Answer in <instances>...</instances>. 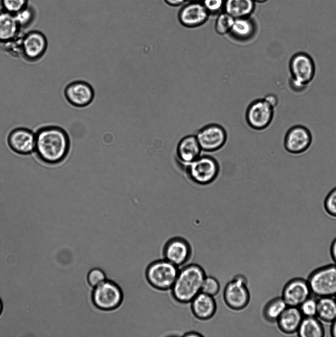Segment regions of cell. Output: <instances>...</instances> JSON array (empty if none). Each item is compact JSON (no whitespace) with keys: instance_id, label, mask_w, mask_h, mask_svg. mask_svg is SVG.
Instances as JSON below:
<instances>
[{"instance_id":"6da1fadb","label":"cell","mask_w":336,"mask_h":337,"mask_svg":"<svg viewBox=\"0 0 336 337\" xmlns=\"http://www.w3.org/2000/svg\"><path fill=\"white\" fill-rule=\"evenodd\" d=\"M34 152L42 162L55 165L62 162L70 149V140L67 132L57 126L40 128L35 133Z\"/></svg>"},{"instance_id":"7a4b0ae2","label":"cell","mask_w":336,"mask_h":337,"mask_svg":"<svg viewBox=\"0 0 336 337\" xmlns=\"http://www.w3.org/2000/svg\"><path fill=\"white\" fill-rule=\"evenodd\" d=\"M202 268L196 264H191L179 270L171 288L173 297L181 303H188L200 292L205 277Z\"/></svg>"},{"instance_id":"3957f363","label":"cell","mask_w":336,"mask_h":337,"mask_svg":"<svg viewBox=\"0 0 336 337\" xmlns=\"http://www.w3.org/2000/svg\"><path fill=\"white\" fill-rule=\"evenodd\" d=\"M289 69L291 75L289 86L296 92L304 90L313 79L316 73L313 59L305 52H296L291 57Z\"/></svg>"},{"instance_id":"277c9868","label":"cell","mask_w":336,"mask_h":337,"mask_svg":"<svg viewBox=\"0 0 336 337\" xmlns=\"http://www.w3.org/2000/svg\"><path fill=\"white\" fill-rule=\"evenodd\" d=\"M183 169L192 182L199 186H205L212 184L217 179L220 172V166L214 156L202 154Z\"/></svg>"},{"instance_id":"5b68a950","label":"cell","mask_w":336,"mask_h":337,"mask_svg":"<svg viewBox=\"0 0 336 337\" xmlns=\"http://www.w3.org/2000/svg\"><path fill=\"white\" fill-rule=\"evenodd\" d=\"M178 266L166 259L151 262L146 268V279L154 288L162 291L171 289L177 276Z\"/></svg>"},{"instance_id":"8992f818","label":"cell","mask_w":336,"mask_h":337,"mask_svg":"<svg viewBox=\"0 0 336 337\" xmlns=\"http://www.w3.org/2000/svg\"><path fill=\"white\" fill-rule=\"evenodd\" d=\"M311 294L318 298L336 297V265L320 267L311 273L307 280Z\"/></svg>"},{"instance_id":"52a82bcc","label":"cell","mask_w":336,"mask_h":337,"mask_svg":"<svg viewBox=\"0 0 336 337\" xmlns=\"http://www.w3.org/2000/svg\"><path fill=\"white\" fill-rule=\"evenodd\" d=\"M92 302L96 307L103 311L117 308L123 300L122 290L114 281L106 279L93 288L91 294Z\"/></svg>"},{"instance_id":"ba28073f","label":"cell","mask_w":336,"mask_h":337,"mask_svg":"<svg viewBox=\"0 0 336 337\" xmlns=\"http://www.w3.org/2000/svg\"><path fill=\"white\" fill-rule=\"evenodd\" d=\"M195 135L202 151L206 152L220 150L225 145L228 138L225 128L215 123L204 125Z\"/></svg>"},{"instance_id":"9c48e42d","label":"cell","mask_w":336,"mask_h":337,"mask_svg":"<svg viewBox=\"0 0 336 337\" xmlns=\"http://www.w3.org/2000/svg\"><path fill=\"white\" fill-rule=\"evenodd\" d=\"M274 108L265 99L253 100L245 112V120L248 126L255 130L261 131L268 128L274 116Z\"/></svg>"},{"instance_id":"30bf717a","label":"cell","mask_w":336,"mask_h":337,"mask_svg":"<svg viewBox=\"0 0 336 337\" xmlns=\"http://www.w3.org/2000/svg\"><path fill=\"white\" fill-rule=\"evenodd\" d=\"M47 40L41 32L33 30L22 35L21 38V56L29 62L40 60L47 48Z\"/></svg>"},{"instance_id":"8fae6325","label":"cell","mask_w":336,"mask_h":337,"mask_svg":"<svg viewBox=\"0 0 336 337\" xmlns=\"http://www.w3.org/2000/svg\"><path fill=\"white\" fill-rule=\"evenodd\" d=\"M224 299L226 304L234 310L242 309L248 305L250 294L244 276L236 275L226 285Z\"/></svg>"},{"instance_id":"7c38bea8","label":"cell","mask_w":336,"mask_h":337,"mask_svg":"<svg viewBox=\"0 0 336 337\" xmlns=\"http://www.w3.org/2000/svg\"><path fill=\"white\" fill-rule=\"evenodd\" d=\"M312 135L306 127L296 125L286 132L284 139V147L288 153L301 154L306 151L312 143Z\"/></svg>"},{"instance_id":"4fadbf2b","label":"cell","mask_w":336,"mask_h":337,"mask_svg":"<svg viewBox=\"0 0 336 337\" xmlns=\"http://www.w3.org/2000/svg\"><path fill=\"white\" fill-rule=\"evenodd\" d=\"M210 16L202 2H186L182 5L178 13L179 23L188 28L202 26Z\"/></svg>"},{"instance_id":"5bb4252c","label":"cell","mask_w":336,"mask_h":337,"mask_svg":"<svg viewBox=\"0 0 336 337\" xmlns=\"http://www.w3.org/2000/svg\"><path fill=\"white\" fill-rule=\"evenodd\" d=\"M64 95L70 105L77 108H83L92 103L95 92L89 83L83 80H76L66 86Z\"/></svg>"},{"instance_id":"9a60e30c","label":"cell","mask_w":336,"mask_h":337,"mask_svg":"<svg viewBox=\"0 0 336 337\" xmlns=\"http://www.w3.org/2000/svg\"><path fill=\"white\" fill-rule=\"evenodd\" d=\"M35 135L30 129L18 127L8 134L7 144L11 150L21 155H28L34 151Z\"/></svg>"},{"instance_id":"2e32d148","label":"cell","mask_w":336,"mask_h":337,"mask_svg":"<svg viewBox=\"0 0 336 337\" xmlns=\"http://www.w3.org/2000/svg\"><path fill=\"white\" fill-rule=\"evenodd\" d=\"M311 294L307 281L295 278L284 287L281 297L288 306L299 307Z\"/></svg>"},{"instance_id":"e0dca14e","label":"cell","mask_w":336,"mask_h":337,"mask_svg":"<svg viewBox=\"0 0 336 337\" xmlns=\"http://www.w3.org/2000/svg\"><path fill=\"white\" fill-rule=\"evenodd\" d=\"M202 150L195 135L183 137L176 148V159L184 169L202 154Z\"/></svg>"},{"instance_id":"ac0fdd59","label":"cell","mask_w":336,"mask_h":337,"mask_svg":"<svg viewBox=\"0 0 336 337\" xmlns=\"http://www.w3.org/2000/svg\"><path fill=\"white\" fill-rule=\"evenodd\" d=\"M191 252L189 243L184 238L178 237L169 239L163 250L165 259L177 266L189 260Z\"/></svg>"},{"instance_id":"d6986e66","label":"cell","mask_w":336,"mask_h":337,"mask_svg":"<svg viewBox=\"0 0 336 337\" xmlns=\"http://www.w3.org/2000/svg\"><path fill=\"white\" fill-rule=\"evenodd\" d=\"M257 30V24L251 16L238 18L235 19L229 35L236 41L245 42L252 39L256 35Z\"/></svg>"},{"instance_id":"ffe728a7","label":"cell","mask_w":336,"mask_h":337,"mask_svg":"<svg viewBox=\"0 0 336 337\" xmlns=\"http://www.w3.org/2000/svg\"><path fill=\"white\" fill-rule=\"evenodd\" d=\"M22 32L14 15L0 9V44L15 40Z\"/></svg>"},{"instance_id":"44dd1931","label":"cell","mask_w":336,"mask_h":337,"mask_svg":"<svg viewBox=\"0 0 336 337\" xmlns=\"http://www.w3.org/2000/svg\"><path fill=\"white\" fill-rule=\"evenodd\" d=\"M191 302L193 314L199 319H209L216 312V304L212 296L201 292Z\"/></svg>"},{"instance_id":"7402d4cb","label":"cell","mask_w":336,"mask_h":337,"mask_svg":"<svg viewBox=\"0 0 336 337\" xmlns=\"http://www.w3.org/2000/svg\"><path fill=\"white\" fill-rule=\"evenodd\" d=\"M303 318L298 307L288 306L276 322L281 332L293 334L297 332Z\"/></svg>"},{"instance_id":"603a6c76","label":"cell","mask_w":336,"mask_h":337,"mask_svg":"<svg viewBox=\"0 0 336 337\" xmlns=\"http://www.w3.org/2000/svg\"><path fill=\"white\" fill-rule=\"evenodd\" d=\"M255 8L253 0H225L224 11L235 19L250 17Z\"/></svg>"},{"instance_id":"cb8c5ba5","label":"cell","mask_w":336,"mask_h":337,"mask_svg":"<svg viewBox=\"0 0 336 337\" xmlns=\"http://www.w3.org/2000/svg\"><path fill=\"white\" fill-rule=\"evenodd\" d=\"M300 337H323L324 328L316 317H303L297 332Z\"/></svg>"},{"instance_id":"d4e9b609","label":"cell","mask_w":336,"mask_h":337,"mask_svg":"<svg viewBox=\"0 0 336 337\" xmlns=\"http://www.w3.org/2000/svg\"><path fill=\"white\" fill-rule=\"evenodd\" d=\"M316 317L327 323L336 319V299L334 297H322L317 300Z\"/></svg>"},{"instance_id":"484cf974","label":"cell","mask_w":336,"mask_h":337,"mask_svg":"<svg viewBox=\"0 0 336 337\" xmlns=\"http://www.w3.org/2000/svg\"><path fill=\"white\" fill-rule=\"evenodd\" d=\"M287 306L282 297L273 299L265 306L263 312L264 317L269 322H276Z\"/></svg>"},{"instance_id":"4316f807","label":"cell","mask_w":336,"mask_h":337,"mask_svg":"<svg viewBox=\"0 0 336 337\" xmlns=\"http://www.w3.org/2000/svg\"><path fill=\"white\" fill-rule=\"evenodd\" d=\"M14 16L20 28L23 31L34 23L37 12L35 7L29 3L24 8L15 14Z\"/></svg>"},{"instance_id":"83f0119b","label":"cell","mask_w":336,"mask_h":337,"mask_svg":"<svg viewBox=\"0 0 336 337\" xmlns=\"http://www.w3.org/2000/svg\"><path fill=\"white\" fill-rule=\"evenodd\" d=\"M235 18L226 13L222 11L217 15L214 29L217 34L220 36L229 35L231 31Z\"/></svg>"},{"instance_id":"f1b7e54d","label":"cell","mask_w":336,"mask_h":337,"mask_svg":"<svg viewBox=\"0 0 336 337\" xmlns=\"http://www.w3.org/2000/svg\"><path fill=\"white\" fill-rule=\"evenodd\" d=\"M29 4V0H0V9L14 15Z\"/></svg>"},{"instance_id":"f546056e","label":"cell","mask_w":336,"mask_h":337,"mask_svg":"<svg viewBox=\"0 0 336 337\" xmlns=\"http://www.w3.org/2000/svg\"><path fill=\"white\" fill-rule=\"evenodd\" d=\"M105 273L101 268L96 267L91 269L87 275V281L92 288H95L106 280Z\"/></svg>"},{"instance_id":"4dcf8cb0","label":"cell","mask_w":336,"mask_h":337,"mask_svg":"<svg viewBox=\"0 0 336 337\" xmlns=\"http://www.w3.org/2000/svg\"><path fill=\"white\" fill-rule=\"evenodd\" d=\"M323 206L327 214L332 218H336V187L328 193L325 198Z\"/></svg>"},{"instance_id":"1f68e13d","label":"cell","mask_w":336,"mask_h":337,"mask_svg":"<svg viewBox=\"0 0 336 337\" xmlns=\"http://www.w3.org/2000/svg\"><path fill=\"white\" fill-rule=\"evenodd\" d=\"M299 308L303 317H316L317 300L310 297Z\"/></svg>"},{"instance_id":"d6a6232c","label":"cell","mask_w":336,"mask_h":337,"mask_svg":"<svg viewBox=\"0 0 336 337\" xmlns=\"http://www.w3.org/2000/svg\"><path fill=\"white\" fill-rule=\"evenodd\" d=\"M201 2L210 16H217L224 11L225 0H202Z\"/></svg>"},{"instance_id":"836d02e7","label":"cell","mask_w":336,"mask_h":337,"mask_svg":"<svg viewBox=\"0 0 336 337\" xmlns=\"http://www.w3.org/2000/svg\"><path fill=\"white\" fill-rule=\"evenodd\" d=\"M220 285L217 279L211 276L205 277L202 287V292L214 296L218 293Z\"/></svg>"},{"instance_id":"e575fe53","label":"cell","mask_w":336,"mask_h":337,"mask_svg":"<svg viewBox=\"0 0 336 337\" xmlns=\"http://www.w3.org/2000/svg\"><path fill=\"white\" fill-rule=\"evenodd\" d=\"M264 98L274 108H275L276 107L278 103V99L277 96H276L274 94H268Z\"/></svg>"},{"instance_id":"d590c367","label":"cell","mask_w":336,"mask_h":337,"mask_svg":"<svg viewBox=\"0 0 336 337\" xmlns=\"http://www.w3.org/2000/svg\"><path fill=\"white\" fill-rule=\"evenodd\" d=\"M164 1L167 4L174 7L182 6L187 2L186 0H164Z\"/></svg>"},{"instance_id":"8d00e7d4","label":"cell","mask_w":336,"mask_h":337,"mask_svg":"<svg viewBox=\"0 0 336 337\" xmlns=\"http://www.w3.org/2000/svg\"><path fill=\"white\" fill-rule=\"evenodd\" d=\"M330 252L332 258L335 262V264L336 265V238L334 239L332 243Z\"/></svg>"},{"instance_id":"74e56055","label":"cell","mask_w":336,"mask_h":337,"mask_svg":"<svg viewBox=\"0 0 336 337\" xmlns=\"http://www.w3.org/2000/svg\"><path fill=\"white\" fill-rule=\"evenodd\" d=\"M331 334L332 336L336 337V319L332 323Z\"/></svg>"},{"instance_id":"f35d334b","label":"cell","mask_w":336,"mask_h":337,"mask_svg":"<svg viewBox=\"0 0 336 337\" xmlns=\"http://www.w3.org/2000/svg\"><path fill=\"white\" fill-rule=\"evenodd\" d=\"M184 337H201L202 336V335L200 334L195 332H190L189 333H186L184 335Z\"/></svg>"},{"instance_id":"ab89813d","label":"cell","mask_w":336,"mask_h":337,"mask_svg":"<svg viewBox=\"0 0 336 337\" xmlns=\"http://www.w3.org/2000/svg\"><path fill=\"white\" fill-rule=\"evenodd\" d=\"M255 3H264L268 0H253Z\"/></svg>"},{"instance_id":"60d3db41","label":"cell","mask_w":336,"mask_h":337,"mask_svg":"<svg viewBox=\"0 0 336 337\" xmlns=\"http://www.w3.org/2000/svg\"><path fill=\"white\" fill-rule=\"evenodd\" d=\"M202 0H186L187 2H201Z\"/></svg>"},{"instance_id":"b9f144b4","label":"cell","mask_w":336,"mask_h":337,"mask_svg":"<svg viewBox=\"0 0 336 337\" xmlns=\"http://www.w3.org/2000/svg\"><path fill=\"white\" fill-rule=\"evenodd\" d=\"M1 311H2V303H1V302L0 300V314L1 312Z\"/></svg>"},{"instance_id":"7bdbcfd3","label":"cell","mask_w":336,"mask_h":337,"mask_svg":"<svg viewBox=\"0 0 336 337\" xmlns=\"http://www.w3.org/2000/svg\"><path fill=\"white\" fill-rule=\"evenodd\" d=\"M335 298H336V297H335Z\"/></svg>"}]
</instances>
